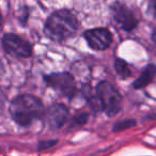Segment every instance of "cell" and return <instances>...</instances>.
Wrapping results in <instances>:
<instances>
[{
    "instance_id": "obj_12",
    "label": "cell",
    "mask_w": 156,
    "mask_h": 156,
    "mask_svg": "<svg viewBox=\"0 0 156 156\" xmlns=\"http://www.w3.org/2000/svg\"><path fill=\"white\" fill-rule=\"evenodd\" d=\"M88 121V115L87 113H79L78 115H75L73 119L74 124L76 125H83Z\"/></svg>"
},
{
    "instance_id": "obj_5",
    "label": "cell",
    "mask_w": 156,
    "mask_h": 156,
    "mask_svg": "<svg viewBox=\"0 0 156 156\" xmlns=\"http://www.w3.org/2000/svg\"><path fill=\"white\" fill-rule=\"evenodd\" d=\"M2 46L8 54L16 58H28L32 54V46L14 33H7L2 37Z\"/></svg>"
},
{
    "instance_id": "obj_15",
    "label": "cell",
    "mask_w": 156,
    "mask_h": 156,
    "mask_svg": "<svg viewBox=\"0 0 156 156\" xmlns=\"http://www.w3.org/2000/svg\"><path fill=\"white\" fill-rule=\"evenodd\" d=\"M152 39H153L154 43H156V29L153 31V34H152Z\"/></svg>"
},
{
    "instance_id": "obj_1",
    "label": "cell",
    "mask_w": 156,
    "mask_h": 156,
    "mask_svg": "<svg viewBox=\"0 0 156 156\" xmlns=\"http://www.w3.org/2000/svg\"><path fill=\"white\" fill-rule=\"evenodd\" d=\"M10 113L14 121L22 126H28L34 120L44 117V106L37 98L29 94L14 98L10 106Z\"/></svg>"
},
{
    "instance_id": "obj_4",
    "label": "cell",
    "mask_w": 156,
    "mask_h": 156,
    "mask_svg": "<svg viewBox=\"0 0 156 156\" xmlns=\"http://www.w3.org/2000/svg\"><path fill=\"white\" fill-rule=\"evenodd\" d=\"M44 80L47 83L49 87L58 91L62 95L72 98L76 94L77 88L74 77L69 73L63 72V73H54L46 75Z\"/></svg>"
},
{
    "instance_id": "obj_2",
    "label": "cell",
    "mask_w": 156,
    "mask_h": 156,
    "mask_svg": "<svg viewBox=\"0 0 156 156\" xmlns=\"http://www.w3.org/2000/svg\"><path fill=\"white\" fill-rule=\"evenodd\" d=\"M78 29V20L69 10H58L46 20L44 31L54 41H64L75 35Z\"/></svg>"
},
{
    "instance_id": "obj_11",
    "label": "cell",
    "mask_w": 156,
    "mask_h": 156,
    "mask_svg": "<svg viewBox=\"0 0 156 156\" xmlns=\"http://www.w3.org/2000/svg\"><path fill=\"white\" fill-rule=\"evenodd\" d=\"M136 125V121L132 119L123 120V121H119L115 124L113 126V132H121V130H125L128 128L133 127V126Z\"/></svg>"
},
{
    "instance_id": "obj_8",
    "label": "cell",
    "mask_w": 156,
    "mask_h": 156,
    "mask_svg": "<svg viewBox=\"0 0 156 156\" xmlns=\"http://www.w3.org/2000/svg\"><path fill=\"white\" fill-rule=\"evenodd\" d=\"M47 124L52 128H60L69 119V110L63 104H54L44 113Z\"/></svg>"
},
{
    "instance_id": "obj_16",
    "label": "cell",
    "mask_w": 156,
    "mask_h": 156,
    "mask_svg": "<svg viewBox=\"0 0 156 156\" xmlns=\"http://www.w3.org/2000/svg\"><path fill=\"white\" fill-rule=\"evenodd\" d=\"M1 24H2V16L0 14V26H1Z\"/></svg>"
},
{
    "instance_id": "obj_10",
    "label": "cell",
    "mask_w": 156,
    "mask_h": 156,
    "mask_svg": "<svg viewBox=\"0 0 156 156\" xmlns=\"http://www.w3.org/2000/svg\"><path fill=\"white\" fill-rule=\"evenodd\" d=\"M115 67L117 71L118 75L121 79H126L132 75V69L130 66L128 65L127 62H125L122 59H117L115 62Z\"/></svg>"
},
{
    "instance_id": "obj_14",
    "label": "cell",
    "mask_w": 156,
    "mask_h": 156,
    "mask_svg": "<svg viewBox=\"0 0 156 156\" xmlns=\"http://www.w3.org/2000/svg\"><path fill=\"white\" fill-rule=\"evenodd\" d=\"M56 141H44V142L40 143V149H46L48 147H51V145L55 144Z\"/></svg>"
},
{
    "instance_id": "obj_9",
    "label": "cell",
    "mask_w": 156,
    "mask_h": 156,
    "mask_svg": "<svg viewBox=\"0 0 156 156\" xmlns=\"http://www.w3.org/2000/svg\"><path fill=\"white\" fill-rule=\"evenodd\" d=\"M156 76V65L155 64H150L144 69L139 78H137L136 80L133 83V87L135 89H142V88L147 87L150 83H152L154 77Z\"/></svg>"
},
{
    "instance_id": "obj_3",
    "label": "cell",
    "mask_w": 156,
    "mask_h": 156,
    "mask_svg": "<svg viewBox=\"0 0 156 156\" xmlns=\"http://www.w3.org/2000/svg\"><path fill=\"white\" fill-rule=\"evenodd\" d=\"M96 95L100 100L102 110L108 115H115L121 109L122 98L118 90L108 81H102L96 87Z\"/></svg>"
},
{
    "instance_id": "obj_7",
    "label": "cell",
    "mask_w": 156,
    "mask_h": 156,
    "mask_svg": "<svg viewBox=\"0 0 156 156\" xmlns=\"http://www.w3.org/2000/svg\"><path fill=\"white\" fill-rule=\"evenodd\" d=\"M113 18L123 30L132 31L138 25V20L126 5L117 2L111 7Z\"/></svg>"
},
{
    "instance_id": "obj_13",
    "label": "cell",
    "mask_w": 156,
    "mask_h": 156,
    "mask_svg": "<svg viewBox=\"0 0 156 156\" xmlns=\"http://www.w3.org/2000/svg\"><path fill=\"white\" fill-rule=\"evenodd\" d=\"M147 12L153 16H156V0H149L147 3Z\"/></svg>"
},
{
    "instance_id": "obj_6",
    "label": "cell",
    "mask_w": 156,
    "mask_h": 156,
    "mask_svg": "<svg viewBox=\"0 0 156 156\" xmlns=\"http://www.w3.org/2000/svg\"><path fill=\"white\" fill-rule=\"evenodd\" d=\"M88 45L94 50H105L112 43V35L106 28H95L87 30L83 33Z\"/></svg>"
}]
</instances>
